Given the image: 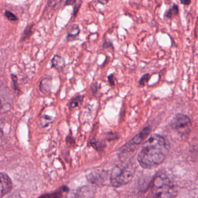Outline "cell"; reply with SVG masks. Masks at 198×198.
I'll return each mask as SVG.
<instances>
[{"label": "cell", "instance_id": "cell-1", "mask_svg": "<svg viewBox=\"0 0 198 198\" xmlns=\"http://www.w3.org/2000/svg\"><path fill=\"white\" fill-rule=\"evenodd\" d=\"M168 152V145L163 137L153 134L144 143L138 153L137 160L144 168H155L163 162Z\"/></svg>", "mask_w": 198, "mask_h": 198}, {"label": "cell", "instance_id": "cell-2", "mask_svg": "<svg viewBox=\"0 0 198 198\" xmlns=\"http://www.w3.org/2000/svg\"><path fill=\"white\" fill-rule=\"evenodd\" d=\"M151 193L156 198H172L177 195V190L173 182L166 174L159 173L151 182Z\"/></svg>", "mask_w": 198, "mask_h": 198}, {"label": "cell", "instance_id": "cell-3", "mask_svg": "<svg viewBox=\"0 0 198 198\" xmlns=\"http://www.w3.org/2000/svg\"><path fill=\"white\" fill-rule=\"evenodd\" d=\"M137 168L136 164L130 160L124 166H115L112 170L110 175V181L113 186L120 187L128 184L133 178Z\"/></svg>", "mask_w": 198, "mask_h": 198}, {"label": "cell", "instance_id": "cell-4", "mask_svg": "<svg viewBox=\"0 0 198 198\" xmlns=\"http://www.w3.org/2000/svg\"><path fill=\"white\" fill-rule=\"evenodd\" d=\"M170 125L172 129L181 135H185L190 133L192 128V122L190 117L184 114H177L173 117Z\"/></svg>", "mask_w": 198, "mask_h": 198}, {"label": "cell", "instance_id": "cell-5", "mask_svg": "<svg viewBox=\"0 0 198 198\" xmlns=\"http://www.w3.org/2000/svg\"><path fill=\"white\" fill-rule=\"evenodd\" d=\"M151 131V128L149 127H145L139 133H138L131 140H130L129 142L126 144L125 147H123V149L128 150L132 147L133 148L135 146H138V145H139L147 138Z\"/></svg>", "mask_w": 198, "mask_h": 198}, {"label": "cell", "instance_id": "cell-6", "mask_svg": "<svg viewBox=\"0 0 198 198\" xmlns=\"http://www.w3.org/2000/svg\"><path fill=\"white\" fill-rule=\"evenodd\" d=\"M0 180H1V198H2L4 196L9 194L12 188V183L11 179L5 172H1L0 174Z\"/></svg>", "mask_w": 198, "mask_h": 198}, {"label": "cell", "instance_id": "cell-7", "mask_svg": "<svg viewBox=\"0 0 198 198\" xmlns=\"http://www.w3.org/2000/svg\"><path fill=\"white\" fill-rule=\"evenodd\" d=\"M107 172L105 171L95 172L87 175V180L91 184L99 185L102 184L105 180V177L107 176Z\"/></svg>", "mask_w": 198, "mask_h": 198}, {"label": "cell", "instance_id": "cell-8", "mask_svg": "<svg viewBox=\"0 0 198 198\" xmlns=\"http://www.w3.org/2000/svg\"><path fill=\"white\" fill-rule=\"evenodd\" d=\"M80 32V27L77 24H74L72 26H70L67 31L66 41L68 42L73 41L78 36Z\"/></svg>", "mask_w": 198, "mask_h": 198}, {"label": "cell", "instance_id": "cell-9", "mask_svg": "<svg viewBox=\"0 0 198 198\" xmlns=\"http://www.w3.org/2000/svg\"><path fill=\"white\" fill-rule=\"evenodd\" d=\"M51 68L56 69L57 71L60 72L64 68L65 61L62 56L59 55H55L51 60Z\"/></svg>", "mask_w": 198, "mask_h": 198}, {"label": "cell", "instance_id": "cell-10", "mask_svg": "<svg viewBox=\"0 0 198 198\" xmlns=\"http://www.w3.org/2000/svg\"><path fill=\"white\" fill-rule=\"evenodd\" d=\"M52 79L50 78H43L40 83L39 88L40 90L44 94L50 92L51 89Z\"/></svg>", "mask_w": 198, "mask_h": 198}, {"label": "cell", "instance_id": "cell-11", "mask_svg": "<svg viewBox=\"0 0 198 198\" xmlns=\"http://www.w3.org/2000/svg\"><path fill=\"white\" fill-rule=\"evenodd\" d=\"M91 146L94 148L97 151L101 152L103 151L104 148L106 147V144L104 142L99 140L97 138H92L90 141Z\"/></svg>", "mask_w": 198, "mask_h": 198}, {"label": "cell", "instance_id": "cell-12", "mask_svg": "<svg viewBox=\"0 0 198 198\" xmlns=\"http://www.w3.org/2000/svg\"><path fill=\"white\" fill-rule=\"evenodd\" d=\"M69 188L66 185L62 186L60 188V190L58 191H56L55 192H53L51 194H45L44 195H41V197H49V198H60L62 197V193L65 192V193H68L69 192Z\"/></svg>", "mask_w": 198, "mask_h": 198}, {"label": "cell", "instance_id": "cell-13", "mask_svg": "<svg viewBox=\"0 0 198 198\" xmlns=\"http://www.w3.org/2000/svg\"><path fill=\"white\" fill-rule=\"evenodd\" d=\"M84 97V95H78L73 98L68 103L69 109H73L79 106L82 102Z\"/></svg>", "mask_w": 198, "mask_h": 198}, {"label": "cell", "instance_id": "cell-14", "mask_svg": "<svg viewBox=\"0 0 198 198\" xmlns=\"http://www.w3.org/2000/svg\"><path fill=\"white\" fill-rule=\"evenodd\" d=\"M34 25L35 24L33 23H31L26 26L22 33L21 40H20L21 42H23L26 41L27 39L30 38V36L33 34V28Z\"/></svg>", "mask_w": 198, "mask_h": 198}, {"label": "cell", "instance_id": "cell-15", "mask_svg": "<svg viewBox=\"0 0 198 198\" xmlns=\"http://www.w3.org/2000/svg\"><path fill=\"white\" fill-rule=\"evenodd\" d=\"M178 12H179V11H178V5L174 4L171 8L169 9L166 12V13L164 14V16L166 18L170 19L172 17L173 15H178Z\"/></svg>", "mask_w": 198, "mask_h": 198}, {"label": "cell", "instance_id": "cell-16", "mask_svg": "<svg viewBox=\"0 0 198 198\" xmlns=\"http://www.w3.org/2000/svg\"><path fill=\"white\" fill-rule=\"evenodd\" d=\"M4 15L10 21H17L18 20L17 16L15 15L8 11H6L5 12Z\"/></svg>", "mask_w": 198, "mask_h": 198}, {"label": "cell", "instance_id": "cell-17", "mask_svg": "<svg viewBox=\"0 0 198 198\" xmlns=\"http://www.w3.org/2000/svg\"><path fill=\"white\" fill-rule=\"evenodd\" d=\"M150 78V74H145L144 75H143L142 78H141L140 80H139V85L141 86H144L145 85V84L148 82Z\"/></svg>", "mask_w": 198, "mask_h": 198}, {"label": "cell", "instance_id": "cell-18", "mask_svg": "<svg viewBox=\"0 0 198 198\" xmlns=\"http://www.w3.org/2000/svg\"><path fill=\"white\" fill-rule=\"evenodd\" d=\"M11 78H12V83H13V87L14 90L16 91H20L19 90V87H18V84H17V76L15 75V74H11Z\"/></svg>", "mask_w": 198, "mask_h": 198}, {"label": "cell", "instance_id": "cell-19", "mask_svg": "<svg viewBox=\"0 0 198 198\" xmlns=\"http://www.w3.org/2000/svg\"><path fill=\"white\" fill-rule=\"evenodd\" d=\"M82 1H81L80 3H78L77 4H76L74 5V7L73 8V13L74 17H76V15H78V11H79V9L80 8L81 5H82Z\"/></svg>", "mask_w": 198, "mask_h": 198}, {"label": "cell", "instance_id": "cell-20", "mask_svg": "<svg viewBox=\"0 0 198 198\" xmlns=\"http://www.w3.org/2000/svg\"><path fill=\"white\" fill-rule=\"evenodd\" d=\"M106 138L108 141H113L115 139H116L117 138H119V136L117 135V134L113 133H109L108 134V135L106 137Z\"/></svg>", "mask_w": 198, "mask_h": 198}, {"label": "cell", "instance_id": "cell-21", "mask_svg": "<svg viewBox=\"0 0 198 198\" xmlns=\"http://www.w3.org/2000/svg\"><path fill=\"white\" fill-rule=\"evenodd\" d=\"M41 119L45 121V123H44L45 124L44 125L43 127H46V126H47L48 123H50L49 122H47V121H51L52 122V117L47 116V115H44L42 117Z\"/></svg>", "mask_w": 198, "mask_h": 198}, {"label": "cell", "instance_id": "cell-22", "mask_svg": "<svg viewBox=\"0 0 198 198\" xmlns=\"http://www.w3.org/2000/svg\"><path fill=\"white\" fill-rule=\"evenodd\" d=\"M91 89L92 91V92L94 94H97V91H98V84L97 82H92L91 85Z\"/></svg>", "mask_w": 198, "mask_h": 198}, {"label": "cell", "instance_id": "cell-23", "mask_svg": "<svg viewBox=\"0 0 198 198\" xmlns=\"http://www.w3.org/2000/svg\"><path fill=\"white\" fill-rule=\"evenodd\" d=\"M108 78L110 85L111 86H114L115 85V78H114L113 74H111L109 76H108Z\"/></svg>", "mask_w": 198, "mask_h": 198}, {"label": "cell", "instance_id": "cell-24", "mask_svg": "<svg viewBox=\"0 0 198 198\" xmlns=\"http://www.w3.org/2000/svg\"><path fill=\"white\" fill-rule=\"evenodd\" d=\"M102 48L103 49L108 48H113V44H112V42L109 41L107 40L105 41L102 44Z\"/></svg>", "mask_w": 198, "mask_h": 198}, {"label": "cell", "instance_id": "cell-25", "mask_svg": "<svg viewBox=\"0 0 198 198\" xmlns=\"http://www.w3.org/2000/svg\"><path fill=\"white\" fill-rule=\"evenodd\" d=\"M73 141H74V140L73 138H72V137L71 135H69V136L67 137V138H66V142H67L68 144H70V145L74 146V144H75V142H73Z\"/></svg>", "mask_w": 198, "mask_h": 198}, {"label": "cell", "instance_id": "cell-26", "mask_svg": "<svg viewBox=\"0 0 198 198\" xmlns=\"http://www.w3.org/2000/svg\"><path fill=\"white\" fill-rule=\"evenodd\" d=\"M77 0H66L65 1V5L68 6V5H73L76 4Z\"/></svg>", "mask_w": 198, "mask_h": 198}, {"label": "cell", "instance_id": "cell-27", "mask_svg": "<svg viewBox=\"0 0 198 198\" xmlns=\"http://www.w3.org/2000/svg\"><path fill=\"white\" fill-rule=\"evenodd\" d=\"M182 4L184 5H188L191 3V0H180Z\"/></svg>", "mask_w": 198, "mask_h": 198}, {"label": "cell", "instance_id": "cell-28", "mask_svg": "<svg viewBox=\"0 0 198 198\" xmlns=\"http://www.w3.org/2000/svg\"><path fill=\"white\" fill-rule=\"evenodd\" d=\"M97 1L101 4L104 5L107 4L109 0H97Z\"/></svg>", "mask_w": 198, "mask_h": 198}]
</instances>
